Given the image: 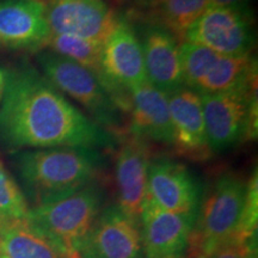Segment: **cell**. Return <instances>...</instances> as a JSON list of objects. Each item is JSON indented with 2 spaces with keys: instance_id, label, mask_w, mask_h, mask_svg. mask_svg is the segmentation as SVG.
Segmentation results:
<instances>
[{
  "instance_id": "1",
  "label": "cell",
  "mask_w": 258,
  "mask_h": 258,
  "mask_svg": "<svg viewBox=\"0 0 258 258\" xmlns=\"http://www.w3.org/2000/svg\"><path fill=\"white\" fill-rule=\"evenodd\" d=\"M0 99V144L8 151L83 146L114 148L118 138L71 104L27 60L6 67Z\"/></svg>"
},
{
  "instance_id": "2",
  "label": "cell",
  "mask_w": 258,
  "mask_h": 258,
  "mask_svg": "<svg viewBox=\"0 0 258 258\" xmlns=\"http://www.w3.org/2000/svg\"><path fill=\"white\" fill-rule=\"evenodd\" d=\"M11 159L34 206L61 198L93 182L105 165L101 151L83 146L16 151Z\"/></svg>"
},
{
  "instance_id": "3",
  "label": "cell",
  "mask_w": 258,
  "mask_h": 258,
  "mask_svg": "<svg viewBox=\"0 0 258 258\" xmlns=\"http://www.w3.org/2000/svg\"><path fill=\"white\" fill-rule=\"evenodd\" d=\"M104 199V190L93 180L61 198L32 206L27 220L61 249L78 257L80 245L101 214Z\"/></svg>"
},
{
  "instance_id": "4",
  "label": "cell",
  "mask_w": 258,
  "mask_h": 258,
  "mask_svg": "<svg viewBox=\"0 0 258 258\" xmlns=\"http://www.w3.org/2000/svg\"><path fill=\"white\" fill-rule=\"evenodd\" d=\"M246 195L247 183L234 173H224L213 183L201 199L190 240L196 257H206L237 235Z\"/></svg>"
},
{
  "instance_id": "5",
  "label": "cell",
  "mask_w": 258,
  "mask_h": 258,
  "mask_svg": "<svg viewBox=\"0 0 258 258\" xmlns=\"http://www.w3.org/2000/svg\"><path fill=\"white\" fill-rule=\"evenodd\" d=\"M36 60L42 74L60 92L78 102L92 121L111 133L123 128V111L92 71L50 50L37 51Z\"/></svg>"
},
{
  "instance_id": "6",
  "label": "cell",
  "mask_w": 258,
  "mask_h": 258,
  "mask_svg": "<svg viewBox=\"0 0 258 258\" xmlns=\"http://www.w3.org/2000/svg\"><path fill=\"white\" fill-rule=\"evenodd\" d=\"M200 98L212 153L224 152L245 137H256V84L230 92L200 95Z\"/></svg>"
},
{
  "instance_id": "7",
  "label": "cell",
  "mask_w": 258,
  "mask_h": 258,
  "mask_svg": "<svg viewBox=\"0 0 258 258\" xmlns=\"http://www.w3.org/2000/svg\"><path fill=\"white\" fill-rule=\"evenodd\" d=\"M102 73L104 84L122 111L131 106L129 90L147 82L140 38L124 17H117L103 42Z\"/></svg>"
},
{
  "instance_id": "8",
  "label": "cell",
  "mask_w": 258,
  "mask_h": 258,
  "mask_svg": "<svg viewBox=\"0 0 258 258\" xmlns=\"http://www.w3.org/2000/svg\"><path fill=\"white\" fill-rule=\"evenodd\" d=\"M184 41L222 56H247L254 46L252 11L211 6L186 31Z\"/></svg>"
},
{
  "instance_id": "9",
  "label": "cell",
  "mask_w": 258,
  "mask_h": 258,
  "mask_svg": "<svg viewBox=\"0 0 258 258\" xmlns=\"http://www.w3.org/2000/svg\"><path fill=\"white\" fill-rule=\"evenodd\" d=\"M77 254L79 258H146L140 220L118 205L106 206Z\"/></svg>"
},
{
  "instance_id": "10",
  "label": "cell",
  "mask_w": 258,
  "mask_h": 258,
  "mask_svg": "<svg viewBox=\"0 0 258 258\" xmlns=\"http://www.w3.org/2000/svg\"><path fill=\"white\" fill-rule=\"evenodd\" d=\"M196 217L166 211L145 196L139 220L146 258H185Z\"/></svg>"
},
{
  "instance_id": "11",
  "label": "cell",
  "mask_w": 258,
  "mask_h": 258,
  "mask_svg": "<svg viewBox=\"0 0 258 258\" xmlns=\"http://www.w3.org/2000/svg\"><path fill=\"white\" fill-rule=\"evenodd\" d=\"M146 196L166 211L198 215L203 192L184 164L157 158L148 166Z\"/></svg>"
},
{
  "instance_id": "12",
  "label": "cell",
  "mask_w": 258,
  "mask_h": 258,
  "mask_svg": "<svg viewBox=\"0 0 258 258\" xmlns=\"http://www.w3.org/2000/svg\"><path fill=\"white\" fill-rule=\"evenodd\" d=\"M46 19L51 34L104 42L114 27V15L105 0H48Z\"/></svg>"
},
{
  "instance_id": "13",
  "label": "cell",
  "mask_w": 258,
  "mask_h": 258,
  "mask_svg": "<svg viewBox=\"0 0 258 258\" xmlns=\"http://www.w3.org/2000/svg\"><path fill=\"white\" fill-rule=\"evenodd\" d=\"M51 32L41 0H0V41L12 49L40 51Z\"/></svg>"
},
{
  "instance_id": "14",
  "label": "cell",
  "mask_w": 258,
  "mask_h": 258,
  "mask_svg": "<svg viewBox=\"0 0 258 258\" xmlns=\"http://www.w3.org/2000/svg\"><path fill=\"white\" fill-rule=\"evenodd\" d=\"M140 42L147 82L166 95L184 88L177 38L160 24H148Z\"/></svg>"
},
{
  "instance_id": "15",
  "label": "cell",
  "mask_w": 258,
  "mask_h": 258,
  "mask_svg": "<svg viewBox=\"0 0 258 258\" xmlns=\"http://www.w3.org/2000/svg\"><path fill=\"white\" fill-rule=\"evenodd\" d=\"M129 97L132 137L172 145L173 127L166 93L145 82L129 90Z\"/></svg>"
},
{
  "instance_id": "16",
  "label": "cell",
  "mask_w": 258,
  "mask_h": 258,
  "mask_svg": "<svg viewBox=\"0 0 258 258\" xmlns=\"http://www.w3.org/2000/svg\"><path fill=\"white\" fill-rule=\"evenodd\" d=\"M173 127V143L183 156L205 159L211 154L206 135L201 98L198 92L180 88L167 95Z\"/></svg>"
},
{
  "instance_id": "17",
  "label": "cell",
  "mask_w": 258,
  "mask_h": 258,
  "mask_svg": "<svg viewBox=\"0 0 258 258\" xmlns=\"http://www.w3.org/2000/svg\"><path fill=\"white\" fill-rule=\"evenodd\" d=\"M150 151L146 140L132 137L121 145L116 159L115 175L118 203L122 211L138 219L146 196Z\"/></svg>"
},
{
  "instance_id": "18",
  "label": "cell",
  "mask_w": 258,
  "mask_h": 258,
  "mask_svg": "<svg viewBox=\"0 0 258 258\" xmlns=\"http://www.w3.org/2000/svg\"><path fill=\"white\" fill-rule=\"evenodd\" d=\"M0 258H78L29 224L22 221L0 226Z\"/></svg>"
},
{
  "instance_id": "19",
  "label": "cell",
  "mask_w": 258,
  "mask_h": 258,
  "mask_svg": "<svg viewBox=\"0 0 258 258\" xmlns=\"http://www.w3.org/2000/svg\"><path fill=\"white\" fill-rule=\"evenodd\" d=\"M257 64L252 56H222L203 77L194 91L199 95L224 93L256 84Z\"/></svg>"
},
{
  "instance_id": "20",
  "label": "cell",
  "mask_w": 258,
  "mask_h": 258,
  "mask_svg": "<svg viewBox=\"0 0 258 258\" xmlns=\"http://www.w3.org/2000/svg\"><path fill=\"white\" fill-rule=\"evenodd\" d=\"M46 47L48 50L59 54V55L72 60L74 62L92 71L104 84L101 64L103 42L69 36V35L51 34Z\"/></svg>"
},
{
  "instance_id": "21",
  "label": "cell",
  "mask_w": 258,
  "mask_h": 258,
  "mask_svg": "<svg viewBox=\"0 0 258 258\" xmlns=\"http://www.w3.org/2000/svg\"><path fill=\"white\" fill-rule=\"evenodd\" d=\"M209 8V0H158L157 14L161 27L183 42L189 28Z\"/></svg>"
},
{
  "instance_id": "22",
  "label": "cell",
  "mask_w": 258,
  "mask_h": 258,
  "mask_svg": "<svg viewBox=\"0 0 258 258\" xmlns=\"http://www.w3.org/2000/svg\"><path fill=\"white\" fill-rule=\"evenodd\" d=\"M179 57L184 86L190 90H195L220 55L201 44L183 41L179 44Z\"/></svg>"
},
{
  "instance_id": "23",
  "label": "cell",
  "mask_w": 258,
  "mask_h": 258,
  "mask_svg": "<svg viewBox=\"0 0 258 258\" xmlns=\"http://www.w3.org/2000/svg\"><path fill=\"white\" fill-rule=\"evenodd\" d=\"M29 209L21 186L5 169L0 158V226L25 220Z\"/></svg>"
},
{
  "instance_id": "24",
  "label": "cell",
  "mask_w": 258,
  "mask_h": 258,
  "mask_svg": "<svg viewBox=\"0 0 258 258\" xmlns=\"http://www.w3.org/2000/svg\"><path fill=\"white\" fill-rule=\"evenodd\" d=\"M247 253H249V249H247L246 243L233 238L203 258H247Z\"/></svg>"
},
{
  "instance_id": "25",
  "label": "cell",
  "mask_w": 258,
  "mask_h": 258,
  "mask_svg": "<svg viewBox=\"0 0 258 258\" xmlns=\"http://www.w3.org/2000/svg\"><path fill=\"white\" fill-rule=\"evenodd\" d=\"M251 0H209L211 6H218V8H232L239 10H251Z\"/></svg>"
},
{
  "instance_id": "26",
  "label": "cell",
  "mask_w": 258,
  "mask_h": 258,
  "mask_svg": "<svg viewBox=\"0 0 258 258\" xmlns=\"http://www.w3.org/2000/svg\"><path fill=\"white\" fill-rule=\"evenodd\" d=\"M3 85H4V76H3V72H2V71H0V99H2Z\"/></svg>"
},
{
  "instance_id": "27",
  "label": "cell",
  "mask_w": 258,
  "mask_h": 258,
  "mask_svg": "<svg viewBox=\"0 0 258 258\" xmlns=\"http://www.w3.org/2000/svg\"><path fill=\"white\" fill-rule=\"evenodd\" d=\"M247 258H257V251H249Z\"/></svg>"
},
{
  "instance_id": "28",
  "label": "cell",
  "mask_w": 258,
  "mask_h": 258,
  "mask_svg": "<svg viewBox=\"0 0 258 258\" xmlns=\"http://www.w3.org/2000/svg\"><path fill=\"white\" fill-rule=\"evenodd\" d=\"M3 47H4V44H3L2 41H0V48H3Z\"/></svg>"
}]
</instances>
